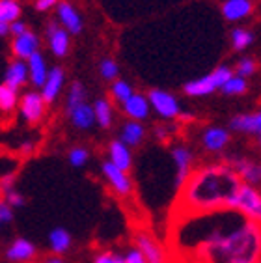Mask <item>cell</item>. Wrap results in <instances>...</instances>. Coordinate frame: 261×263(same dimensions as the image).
<instances>
[{
    "label": "cell",
    "mask_w": 261,
    "mask_h": 263,
    "mask_svg": "<svg viewBox=\"0 0 261 263\" xmlns=\"http://www.w3.org/2000/svg\"><path fill=\"white\" fill-rule=\"evenodd\" d=\"M67 116H69L71 125L75 127V129H79V131H88V129H91L94 123H96L94 108H91V105L88 101L75 106V108H71V110H67Z\"/></svg>",
    "instance_id": "19"
},
{
    "label": "cell",
    "mask_w": 261,
    "mask_h": 263,
    "mask_svg": "<svg viewBox=\"0 0 261 263\" xmlns=\"http://www.w3.org/2000/svg\"><path fill=\"white\" fill-rule=\"evenodd\" d=\"M47 43H49L50 52L56 56V58H64L67 52H69V45H71V35L62 28L58 23H50L47 25Z\"/></svg>",
    "instance_id": "13"
},
{
    "label": "cell",
    "mask_w": 261,
    "mask_h": 263,
    "mask_svg": "<svg viewBox=\"0 0 261 263\" xmlns=\"http://www.w3.org/2000/svg\"><path fill=\"white\" fill-rule=\"evenodd\" d=\"M17 105H19V91L6 86L2 82L0 84V112L2 114H11V112L17 110Z\"/></svg>",
    "instance_id": "27"
},
{
    "label": "cell",
    "mask_w": 261,
    "mask_h": 263,
    "mask_svg": "<svg viewBox=\"0 0 261 263\" xmlns=\"http://www.w3.org/2000/svg\"><path fill=\"white\" fill-rule=\"evenodd\" d=\"M94 116H96V123L103 129H108L114 122V108H112V103L108 99H97L94 105Z\"/></svg>",
    "instance_id": "26"
},
{
    "label": "cell",
    "mask_w": 261,
    "mask_h": 263,
    "mask_svg": "<svg viewBox=\"0 0 261 263\" xmlns=\"http://www.w3.org/2000/svg\"><path fill=\"white\" fill-rule=\"evenodd\" d=\"M8 34H10V26L4 25V23H0V35L4 37V35H8Z\"/></svg>",
    "instance_id": "44"
},
{
    "label": "cell",
    "mask_w": 261,
    "mask_h": 263,
    "mask_svg": "<svg viewBox=\"0 0 261 263\" xmlns=\"http://www.w3.org/2000/svg\"><path fill=\"white\" fill-rule=\"evenodd\" d=\"M40 263H65V259L62 258V256H54V254H49V256H45V258L41 259Z\"/></svg>",
    "instance_id": "43"
},
{
    "label": "cell",
    "mask_w": 261,
    "mask_h": 263,
    "mask_svg": "<svg viewBox=\"0 0 261 263\" xmlns=\"http://www.w3.org/2000/svg\"><path fill=\"white\" fill-rule=\"evenodd\" d=\"M56 13H58V25L64 28L67 34H81L82 30V17L77 11V8L65 0H60L56 4Z\"/></svg>",
    "instance_id": "12"
},
{
    "label": "cell",
    "mask_w": 261,
    "mask_h": 263,
    "mask_svg": "<svg viewBox=\"0 0 261 263\" xmlns=\"http://www.w3.org/2000/svg\"><path fill=\"white\" fill-rule=\"evenodd\" d=\"M56 4H58V0H35V10L49 11L50 8H54Z\"/></svg>",
    "instance_id": "40"
},
{
    "label": "cell",
    "mask_w": 261,
    "mask_h": 263,
    "mask_svg": "<svg viewBox=\"0 0 261 263\" xmlns=\"http://www.w3.org/2000/svg\"><path fill=\"white\" fill-rule=\"evenodd\" d=\"M231 77H233V73H231L230 67H224V66L216 67L211 75L201 77V79H196V81L187 82V84H185V91L189 93V96H192V97L209 96V93H213L215 90H218V88L224 86V84L230 81Z\"/></svg>",
    "instance_id": "4"
},
{
    "label": "cell",
    "mask_w": 261,
    "mask_h": 263,
    "mask_svg": "<svg viewBox=\"0 0 261 263\" xmlns=\"http://www.w3.org/2000/svg\"><path fill=\"white\" fill-rule=\"evenodd\" d=\"M123 259H125V263H147L146 259H144V256L140 254V250L136 247H130L125 250V254H123Z\"/></svg>",
    "instance_id": "38"
},
{
    "label": "cell",
    "mask_w": 261,
    "mask_h": 263,
    "mask_svg": "<svg viewBox=\"0 0 261 263\" xmlns=\"http://www.w3.org/2000/svg\"><path fill=\"white\" fill-rule=\"evenodd\" d=\"M259 146H261V140H259Z\"/></svg>",
    "instance_id": "46"
},
{
    "label": "cell",
    "mask_w": 261,
    "mask_h": 263,
    "mask_svg": "<svg viewBox=\"0 0 261 263\" xmlns=\"http://www.w3.org/2000/svg\"><path fill=\"white\" fill-rule=\"evenodd\" d=\"M11 52H13L15 60L26 62L35 52H40V35L26 28L23 34L13 37V41H11Z\"/></svg>",
    "instance_id": "9"
},
{
    "label": "cell",
    "mask_w": 261,
    "mask_h": 263,
    "mask_svg": "<svg viewBox=\"0 0 261 263\" xmlns=\"http://www.w3.org/2000/svg\"><path fill=\"white\" fill-rule=\"evenodd\" d=\"M233 211L241 213L245 218L261 226V191L243 183L233 202Z\"/></svg>",
    "instance_id": "3"
},
{
    "label": "cell",
    "mask_w": 261,
    "mask_h": 263,
    "mask_svg": "<svg viewBox=\"0 0 261 263\" xmlns=\"http://www.w3.org/2000/svg\"><path fill=\"white\" fill-rule=\"evenodd\" d=\"M243 181L233 168L226 164H211L192 170L185 185L177 191L176 215H198V213L233 209L235 196Z\"/></svg>",
    "instance_id": "2"
},
{
    "label": "cell",
    "mask_w": 261,
    "mask_h": 263,
    "mask_svg": "<svg viewBox=\"0 0 261 263\" xmlns=\"http://www.w3.org/2000/svg\"><path fill=\"white\" fill-rule=\"evenodd\" d=\"M172 159H174V164H176V189L179 191L189 179V176L192 174L194 155L187 146H176L172 149Z\"/></svg>",
    "instance_id": "11"
},
{
    "label": "cell",
    "mask_w": 261,
    "mask_h": 263,
    "mask_svg": "<svg viewBox=\"0 0 261 263\" xmlns=\"http://www.w3.org/2000/svg\"><path fill=\"white\" fill-rule=\"evenodd\" d=\"M38 258V247L30 239L17 237L6 248V259L10 263H32Z\"/></svg>",
    "instance_id": "10"
},
{
    "label": "cell",
    "mask_w": 261,
    "mask_h": 263,
    "mask_svg": "<svg viewBox=\"0 0 261 263\" xmlns=\"http://www.w3.org/2000/svg\"><path fill=\"white\" fill-rule=\"evenodd\" d=\"M254 69H256V64H254L250 58L241 60V62H239V66H237V73H239L237 77H243V79H245V77L252 75V73H254Z\"/></svg>",
    "instance_id": "39"
},
{
    "label": "cell",
    "mask_w": 261,
    "mask_h": 263,
    "mask_svg": "<svg viewBox=\"0 0 261 263\" xmlns=\"http://www.w3.org/2000/svg\"><path fill=\"white\" fill-rule=\"evenodd\" d=\"M47 243H49V250L50 254L54 256H62L64 258L65 254L69 252L71 247H73V237L71 233L65 228H54L49 232V237H47Z\"/></svg>",
    "instance_id": "20"
},
{
    "label": "cell",
    "mask_w": 261,
    "mask_h": 263,
    "mask_svg": "<svg viewBox=\"0 0 261 263\" xmlns=\"http://www.w3.org/2000/svg\"><path fill=\"white\" fill-rule=\"evenodd\" d=\"M11 220H13V209L0 198V228L11 224Z\"/></svg>",
    "instance_id": "37"
},
{
    "label": "cell",
    "mask_w": 261,
    "mask_h": 263,
    "mask_svg": "<svg viewBox=\"0 0 261 263\" xmlns=\"http://www.w3.org/2000/svg\"><path fill=\"white\" fill-rule=\"evenodd\" d=\"M99 73L105 81H116V79H118V73H120V66H118L112 58H105V60L101 62Z\"/></svg>",
    "instance_id": "34"
},
{
    "label": "cell",
    "mask_w": 261,
    "mask_h": 263,
    "mask_svg": "<svg viewBox=\"0 0 261 263\" xmlns=\"http://www.w3.org/2000/svg\"><path fill=\"white\" fill-rule=\"evenodd\" d=\"M174 248L189 263H259L261 226L233 209L177 217Z\"/></svg>",
    "instance_id": "1"
},
{
    "label": "cell",
    "mask_w": 261,
    "mask_h": 263,
    "mask_svg": "<svg viewBox=\"0 0 261 263\" xmlns=\"http://www.w3.org/2000/svg\"><path fill=\"white\" fill-rule=\"evenodd\" d=\"M123 112H125V116L130 118L133 122H142V120H146L150 116V101H147L146 96H142V93H133V96L127 99L123 105H121Z\"/></svg>",
    "instance_id": "16"
},
{
    "label": "cell",
    "mask_w": 261,
    "mask_h": 263,
    "mask_svg": "<svg viewBox=\"0 0 261 263\" xmlns=\"http://www.w3.org/2000/svg\"><path fill=\"white\" fill-rule=\"evenodd\" d=\"M106 161L110 162V164H114L116 168H120V170L129 174V170L133 168V153H130V147H127L120 140H112L108 144V159Z\"/></svg>",
    "instance_id": "15"
},
{
    "label": "cell",
    "mask_w": 261,
    "mask_h": 263,
    "mask_svg": "<svg viewBox=\"0 0 261 263\" xmlns=\"http://www.w3.org/2000/svg\"><path fill=\"white\" fill-rule=\"evenodd\" d=\"M26 30V25L23 23V21H15V23H11L10 25V34L15 37V35H19V34H23V32Z\"/></svg>",
    "instance_id": "41"
},
{
    "label": "cell",
    "mask_w": 261,
    "mask_h": 263,
    "mask_svg": "<svg viewBox=\"0 0 261 263\" xmlns=\"http://www.w3.org/2000/svg\"><path fill=\"white\" fill-rule=\"evenodd\" d=\"M135 247L140 250V254L144 256L147 263H166V254L164 248L161 247V243L157 241L150 232H140L135 233Z\"/></svg>",
    "instance_id": "7"
},
{
    "label": "cell",
    "mask_w": 261,
    "mask_h": 263,
    "mask_svg": "<svg viewBox=\"0 0 261 263\" xmlns=\"http://www.w3.org/2000/svg\"><path fill=\"white\" fill-rule=\"evenodd\" d=\"M28 82V67L23 60H11L4 71V84L19 91Z\"/></svg>",
    "instance_id": "18"
},
{
    "label": "cell",
    "mask_w": 261,
    "mask_h": 263,
    "mask_svg": "<svg viewBox=\"0 0 261 263\" xmlns=\"http://www.w3.org/2000/svg\"><path fill=\"white\" fill-rule=\"evenodd\" d=\"M21 4L17 0H0V23L10 26L11 23L19 21Z\"/></svg>",
    "instance_id": "28"
},
{
    "label": "cell",
    "mask_w": 261,
    "mask_h": 263,
    "mask_svg": "<svg viewBox=\"0 0 261 263\" xmlns=\"http://www.w3.org/2000/svg\"><path fill=\"white\" fill-rule=\"evenodd\" d=\"M101 174H103L106 185L110 187V191L116 196L129 198L133 194V179H130L127 172H123V170L116 168L108 161H105L101 164Z\"/></svg>",
    "instance_id": "6"
},
{
    "label": "cell",
    "mask_w": 261,
    "mask_h": 263,
    "mask_svg": "<svg viewBox=\"0 0 261 263\" xmlns=\"http://www.w3.org/2000/svg\"><path fill=\"white\" fill-rule=\"evenodd\" d=\"M231 168L239 176V179L246 185L254 187V185L261 183V164H257V162L248 161V159H235Z\"/></svg>",
    "instance_id": "17"
},
{
    "label": "cell",
    "mask_w": 261,
    "mask_h": 263,
    "mask_svg": "<svg viewBox=\"0 0 261 263\" xmlns=\"http://www.w3.org/2000/svg\"><path fill=\"white\" fill-rule=\"evenodd\" d=\"M222 91L228 93V96H239V93H245L246 91V81L243 77H231L230 81L222 86Z\"/></svg>",
    "instance_id": "33"
},
{
    "label": "cell",
    "mask_w": 261,
    "mask_h": 263,
    "mask_svg": "<svg viewBox=\"0 0 261 263\" xmlns=\"http://www.w3.org/2000/svg\"><path fill=\"white\" fill-rule=\"evenodd\" d=\"M110 93H112V97H114V101H118L120 105H123V103H125L127 99L135 93V91H133V88H130V84L127 81H120V79H116V81L112 82Z\"/></svg>",
    "instance_id": "31"
},
{
    "label": "cell",
    "mask_w": 261,
    "mask_h": 263,
    "mask_svg": "<svg viewBox=\"0 0 261 263\" xmlns=\"http://www.w3.org/2000/svg\"><path fill=\"white\" fill-rule=\"evenodd\" d=\"M19 116L23 122H26L28 125H35L45 118L47 112V103L43 101L40 91L28 90L19 97Z\"/></svg>",
    "instance_id": "5"
},
{
    "label": "cell",
    "mask_w": 261,
    "mask_h": 263,
    "mask_svg": "<svg viewBox=\"0 0 261 263\" xmlns=\"http://www.w3.org/2000/svg\"><path fill=\"white\" fill-rule=\"evenodd\" d=\"M0 198H2V200H4V202L8 203L11 209H13V211H15V209H19V208H23V205L26 203L25 194L21 193L17 185H15V187L2 189V196H0Z\"/></svg>",
    "instance_id": "30"
},
{
    "label": "cell",
    "mask_w": 261,
    "mask_h": 263,
    "mask_svg": "<svg viewBox=\"0 0 261 263\" xmlns=\"http://www.w3.org/2000/svg\"><path fill=\"white\" fill-rule=\"evenodd\" d=\"M231 129L248 135H257L261 138V110L256 114H241L231 120Z\"/></svg>",
    "instance_id": "23"
},
{
    "label": "cell",
    "mask_w": 261,
    "mask_h": 263,
    "mask_svg": "<svg viewBox=\"0 0 261 263\" xmlns=\"http://www.w3.org/2000/svg\"><path fill=\"white\" fill-rule=\"evenodd\" d=\"M26 67H28V82H32L34 88L43 86V82L47 81V75H49V67H47L43 54L35 52L34 56H30L26 60Z\"/></svg>",
    "instance_id": "21"
},
{
    "label": "cell",
    "mask_w": 261,
    "mask_h": 263,
    "mask_svg": "<svg viewBox=\"0 0 261 263\" xmlns=\"http://www.w3.org/2000/svg\"><path fill=\"white\" fill-rule=\"evenodd\" d=\"M0 196H2V185H0Z\"/></svg>",
    "instance_id": "45"
},
{
    "label": "cell",
    "mask_w": 261,
    "mask_h": 263,
    "mask_svg": "<svg viewBox=\"0 0 261 263\" xmlns=\"http://www.w3.org/2000/svg\"><path fill=\"white\" fill-rule=\"evenodd\" d=\"M147 101H150L151 108L164 120H172V118H177L181 114L177 99L164 90H151L150 96H147Z\"/></svg>",
    "instance_id": "8"
},
{
    "label": "cell",
    "mask_w": 261,
    "mask_h": 263,
    "mask_svg": "<svg viewBox=\"0 0 261 263\" xmlns=\"http://www.w3.org/2000/svg\"><path fill=\"white\" fill-rule=\"evenodd\" d=\"M86 103V90L81 82H73L65 93V110H71L75 106Z\"/></svg>",
    "instance_id": "29"
},
{
    "label": "cell",
    "mask_w": 261,
    "mask_h": 263,
    "mask_svg": "<svg viewBox=\"0 0 261 263\" xmlns=\"http://www.w3.org/2000/svg\"><path fill=\"white\" fill-rule=\"evenodd\" d=\"M35 149V144L34 142H30V140H26V142H23L19 146V152L21 153H25V155H30L32 152Z\"/></svg>",
    "instance_id": "42"
},
{
    "label": "cell",
    "mask_w": 261,
    "mask_h": 263,
    "mask_svg": "<svg viewBox=\"0 0 261 263\" xmlns=\"http://www.w3.org/2000/svg\"><path fill=\"white\" fill-rule=\"evenodd\" d=\"M231 40H233V47H235L237 51H243V49H246V47L252 43L254 35H252L248 30L237 28V30H233V34H231Z\"/></svg>",
    "instance_id": "35"
},
{
    "label": "cell",
    "mask_w": 261,
    "mask_h": 263,
    "mask_svg": "<svg viewBox=\"0 0 261 263\" xmlns=\"http://www.w3.org/2000/svg\"><path fill=\"white\" fill-rule=\"evenodd\" d=\"M144 137H146L144 125H142L140 122H133V120L123 123V127H121V131H120V142H123L127 147L138 146V144L144 140Z\"/></svg>",
    "instance_id": "24"
},
{
    "label": "cell",
    "mask_w": 261,
    "mask_h": 263,
    "mask_svg": "<svg viewBox=\"0 0 261 263\" xmlns=\"http://www.w3.org/2000/svg\"><path fill=\"white\" fill-rule=\"evenodd\" d=\"M230 142V133L222 127H209L201 135V144L209 152H222Z\"/></svg>",
    "instance_id": "22"
},
{
    "label": "cell",
    "mask_w": 261,
    "mask_h": 263,
    "mask_svg": "<svg viewBox=\"0 0 261 263\" xmlns=\"http://www.w3.org/2000/svg\"><path fill=\"white\" fill-rule=\"evenodd\" d=\"M252 11L250 0H226L222 4V13L228 21H239L245 19Z\"/></svg>",
    "instance_id": "25"
},
{
    "label": "cell",
    "mask_w": 261,
    "mask_h": 263,
    "mask_svg": "<svg viewBox=\"0 0 261 263\" xmlns=\"http://www.w3.org/2000/svg\"><path fill=\"white\" fill-rule=\"evenodd\" d=\"M65 86V71L62 67H52L49 69V75H47V81L43 82V86L40 88V93L43 97V101L47 105L54 103L58 97H60L62 90Z\"/></svg>",
    "instance_id": "14"
},
{
    "label": "cell",
    "mask_w": 261,
    "mask_h": 263,
    "mask_svg": "<svg viewBox=\"0 0 261 263\" xmlns=\"http://www.w3.org/2000/svg\"><path fill=\"white\" fill-rule=\"evenodd\" d=\"M67 161H69L71 166L82 168L86 166V162L90 161V152L86 149L84 146H75L67 152Z\"/></svg>",
    "instance_id": "32"
},
{
    "label": "cell",
    "mask_w": 261,
    "mask_h": 263,
    "mask_svg": "<svg viewBox=\"0 0 261 263\" xmlns=\"http://www.w3.org/2000/svg\"><path fill=\"white\" fill-rule=\"evenodd\" d=\"M259 263H261V261H259Z\"/></svg>",
    "instance_id": "47"
},
{
    "label": "cell",
    "mask_w": 261,
    "mask_h": 263,
    "mask_svg": "<svg viewBox=\"0 0 261 263\" xmlns=\"http://www.w3.org/2000/svg\"><path fill=\"white\" fill-rule=\"evenodd\" d=\"M91 263H125L123 254H118L114 250H101L94 256Z\"/></svg>",
    "instance_id": "36"
}]
</instances>
